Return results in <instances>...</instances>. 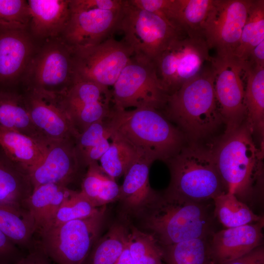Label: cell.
<instances>
[{
	"mask_svg": "<svg viewBox=\"0 0 264 264\" xmlns=\"http://www.w3.org/2000/svg\"><path fill=\"white\" fill-rule=\"evenodd\" d=\"M211 65L169 95L163 114L180 131L197 141L213 133L224 123L215 92Z\"/></svg>",
	"mask_w": 264,
	"mask_h": 264,
	"instance_id": "1",
	"label": "cell"
},
{
	"mask_svg": "<svg viewBox=\"0 0 264 264\" xmlns=\"http://www.w3.org/2000/svg\"><path fill=\"white\" fill-rule=\"evenodd\" d=\"M109 117L112 132L120 134L140 155L153 162H166L184 145V134L159 110H127L112 107Z\"/></svg>",
	"mask_w": 264,
	"mask_h": 264,
	"instance_id": "2",
	"label": "cell"
},
{
	"mask_svg": "<svg viewBox=\"0 0 264 264\" xmlns=\"http://www.w3.org/2000/svg\"><path fill=\"white\" fill-rule=\"evenodd\" d=\"M166 163L171 180L164 196L204 202L226 192L213 150L196 143L183 145Z\"/></svg>",
	"mask_w": 264,
	"mask_h": 264,
	"instance_id": "3",
	"label": "cell"
},
{
	"mask_svg": "<svg viewBox=\"0 0 264 264\" xmlns=\"http://www.w3.org/2000/svg\"><path fill=\"white\" fill-rule=\"evenodd\" d=\"M248 126L242 124L225 133L213 150L217 167L226 191L242 201L250 200L256 181L262 175V156Z\"/></svg>",
	"mask_w": 264,
	"mask_h": 264,
	"instance_id": "4",
	"label": "cell"
},
{
	"mask_svg": "<svg viewBox=\"0 0 264 264\" xmlns=\"http://www.w3.org/2000/svg\"><path fill=\"white\" fill-rule=\"evenodd\" d=\"M203 203L160 197L149 209L146 227L158 242L164 246L206 238L211 230V217L207 206Z\"/></svg>",
	"mask_w": 264,
	"mask_h": 264,
	"instance_id": "5",
	"label": "cell"
},
{
	"mask_svg": "<svg viewBox=\"0 0 264 264\" xmlns=\"http://www.w3.org/2000/svg\"><path fill=\"white\" fill-rule=\"evenodd\" d=\"M125 0H70L60 36L73 50L98 44L117 30Z\"/></svg>",
	"mask_w": 264,
	"mask_h": 264,
	"instance_id": "6",
	"label": "cell"
},
{
	"mask_svg": "<svg viewBox=\"0 0 264 264\" xmlns=\"http://www.w3.org/2000/svg\"><path fill=\"white\" fill-rule=\"evenodd\" d=\"M75 77L73 50L58 37L40 42L21 84L24 89L59 97Z\"/></svg>",
	"mask_w": 264,
	"mask_h": 264,
	"instance_id": "7",
	"label": "cell"
},
{
	"mask_svg": "<svg viewBox=\"0 0 264 264\" xmlns=\"http://www.w3.org/2000/svg\"><path fill=\"white\" fill-rule=\"evenodd\" d=\"M106 206L90 217L53 225L38 233L37 242L57 264H83L96 242Z\"/></svg>",
	"mask_w": 264,
	"mask_h": 264,
	"instance_id": "8",
	"label": "cell"
},
{
	"mask_svg": "<svg viewBox=\"0 0 264 264\" xmlns=\"http://www.w3.org/2000/svg\"><path fill=\"white\" fill-rule=\"evenodd\" d=\"M117 30L134 55L153 62L175 40L186 35L159 16L138 8L130 0L125 4Z\"/></svg>",
	"mask_w": 264,
	"mask_h": 264,
	"instance_id": "9",
	"label": "cell"
},
{
	"mask_svg": "<svg viewBox=\"0 0 264 264\" xmlns=\"http://www.w3.org/2000/svg\"><path fill=\"white\" fill-rule=\"evenodd\" d=\"M112 107L127 110L163 109L168 94L163 87L154 62L133 55L113 85Z\"/></svg>",
	"mask_w": 264,
	"mask_h": 264,
	"instance_id": "10",
	"label": "cell"
},
{
	"mask_svg": "<svg viewBox=\"0 0 264 264\" xmlns=\"http://www.w3.org/2000/svg\"><path fill=\"white\" fill-rule=\"evenodd\" d=\"M203 37L187 35L173 41L154 60L158 77L169 95L199 74L212 58Z\"/></svg>",
	"mask_w": 264,
	"mask_h": 264,
	"instance_id": "11",
	"label": "cell"
},
{
	"mask_svg": "<svg viewBox=\"0 0 264 264\" xmlns=\"http://www.w3.org/2000/svg\"><path fill=\"white\" fill-rule=\"evenodd\" d=\"M133 55L123 40L111 37L98 44L73 50L75 76L109 88Z\"/></svg>",
	"mask_w": 264,
	"mask_h": 264,
	"instance_id": "12",
	"label": "cell"
},
{
	"mask_svg": "<svg viewBox=\"0 0 264 264\" xmlns=\"http://www.w3.org/2000/svg\"><path fill=\"white\" fill-rule=\"evenodd\" d=\"M252 0H213L203 28L209 49L216 57L232 58L240 39Z\"/></svg>",
	"mask_w": 264,
	"mask_h": 264,
	"instance_id": "13",
	"label": "cell"
},
{
	"mask_svg": "<svg viewBox=\"0 0 264 264\" xmlns=\"http://www.w3.org/2000/svg\"><path fill=\"white\" fill-rule=\"evenodd\" d=\"M58 98L79 133L108 117L111 109L112 91L108 87L76 76L70 88Z\"/></svg>",
	"mask_w": 264,
	"mask_h": 264,
	"instance_id": "14",
	"label": "cell"
},
{
	"mask_svg": "<svg viewBox=\"0 0 264 264\" xmlns=\"http://www.w3.org/2000/svg\"><path fill=\"white\" fill-rule=\"evenodd\" d=\"M215 72V92L219 110L230 132L246 118L244 88L241 77L243 65L232 58H212Z\"/></svg>",
	"mask_w": 264,
	"mask_h": 264,
	"instance_id": "15",
	"label": "cell"
},
{
	"mask_svg": "<svg viewBox=\"0 0 264 264\" xmlns=\"http://www.w3.org/2000/svg\"><path fill=\"white\" fill-rule=\"evenodd\" d=\"M39 43L27 29L0 26V88L21 84Z\"/></svg>",
	"mask_w": 264,
	"mask_h": 264,
	"instance_id": "16",
	"label": "cell"
},
{
	"mask_svg": "<svg viewBox=\"0 0 264 264\" xmlns=\"http://www.w3.org/2000/svg\"><path fill=\"white\" fill-rule=\"evenodd\" d=\"M22 94L32 123L47 140L76 138L78 135L58 97L26 89Z\"/></svg>",
	"mask_w": 264,
	"mask_h": 264,
	"instance_id": "17",
	"label": "cell"
},
{
	"mask_svg": "<svg viewBox=\"0 0 264 264\" xmlns=\"http://www.w3.org/2000/svg\"><path fill=\"white\" fill-rule=\"evenodd\" d=\"M75 138L52 141L43 160L28 174L33 188L54 183L66 186L77 175L81 165Z\"/></svg>",
	"mask_w": 264,
	"mask_h": 264,
	"instance_id": "18",
	"label": "cell"
},
{
	"mask_svg": "<svg viewBox=\"0 0 264 264\" xmlns=\"http://www.w3.org/2000/svg\"><path fill=\"white\" fill-rule=\"evenodd\" d=\"M264 219L214 233L209 243L210 254L220 264L239 258L261 246Z\"/></svg>",
	"mask_w": 264,
	"mask_h": 264,
	"instance_id": "19",
	"label": "cell"
},
{
	"mask_svg": "<svg viewBox=\"0 0 264 264\" xmlns=\"http://www.w3.org/2000/svg\"><path fill=\"white\" fill-rule=\"evenodd\" d=\"M153 162L139 154L124 175L118 200L127 212L139 214L149 209L160 198L149 182L150 169Z\"/></svg>",
	"mask_w": 264,
	"mask_h": 264,
	"instance_id": "20",
	"label": "cell"
},
{
	"mask_svg": "<svg viewBox=\"0 0 264 264\" xmlns=\"http://www.w3.org/2000/svg\"><path fill=\"white\" fill-rule=\"evenodd\" d=\"M70 0H27V30L37 42L60 37L69 17Z\"/></svg>",
	"mask_w": 264,
	"mask_h": 264,
	"instance_id": "21",
	"label": "cell"
},
{
	"mask_svg": "<svg viewBox=\"0 0 264 264\" xmlns=\"http://www.w3.org/2000/svg\"><path fill=\"white\" fill-rule=\"evenodd\" d=\"M50 143L17 131L0 128V147L13 162L27 174L43 160Z\"/></svg>",
	"mask_w": 264,
	"mask_h": 264,
	"instance_id": "22",
	"label": "cell"
},
{
	"mask_svg": "<svg viewBox=\"0 0 264 264\" xmlns=\"http://www.w3.org/2000/svg\"><path fill=\"white\" fill-rule=\"evenodd\" d=\"M0 128L17 131L44 142H50L34 125L23 94L15 88H0Z\"/></svg>",
	"mask_w": 264,
	"mask_h": 264,
	"instance_id": "23",
	"label": "cell"
},
{
	"mask_svg": "<svg viewBox=\"0 0 264 264\" xmlns=\"http://www.w3.org/2000/svg\"><path fill=\"white\" fill-rule=\"evenodd\" d=\"M33 188L29 176L0 147V202L26 207Z\"/></svg>",
	"mask_w": 264,
	"mask_h": 264,
	"instance_id": "24",
	"label": "cell"
},
{
	"mask_svg": "<svg viewBox=\"0 0 264 264\" xmlns=\"http://www.w3.org/2000/svg\"><path fill=\"white\" fill-rule=\"evenodd\" d=\"M69 189L66 186L48 183L33 188L26 207L31 213L36 225V233L50 227L57 212Z\"/></svg>",
	"mask_w": 264,
	"mask_h": 264,
	"instance_id": "25",
	"label": "cell"
},
{
	"mask_svg": "<svg viewBox=\"0 0 264 264\" xmlns=\"http://www.w3.org/2000/svg\"><path fill=\"white\" fill-rule=\"evenodd\" d=\"M246 77L244 104L246 125L252 132H257L262 136L264 130V66L248 61L243 66Z\"/></svg>",
	"mask_w": 264,
	"mask_h": 264,
	"instance_id": "26",
	"label": "cell"
},
{
	"mask_svg": "<svg viewBox=\"0 0 264 264\" xmlns=\"http://www.w3.org/2000/svg\"><path fill=\"white\" fill-rule=\"evenodd\" d=\"M0 230L21 248L29 251L37 244L34 219L25 207L0 202Z\"/></svg>",
	"mask_w": 264,
	"mask_h": 264,
	"instance_id": "27",
	"label": "cell"
},
{
	"mask_svg": "<svg viewBox=\"0 0 264 264\" xmlns=\"http://www.w3.org/2000/svg\"><path fill=\"white\" fill-rule=\"evenodd\" d=\"M213 1V0H173L171 21L188 36L203 37V25Z\"/></svg>",
	"mask_w": 264,
	"mask_h": 264,
	"instance_id": "28",
	"label": "cell"
},
{
	"mask_svg": "<svg viewBox=\"0 0 264 264\" xmlns=\"http://www.w3.org/2000/svg\"><path fill=\"white\" fill-rule=\"evenodd\" d=\"M83 179L81 192L96 207L118 200L120 186L101 169L98 162L89 164Z\"/></svg>",
	"mask_w": 264,
	"mask_h": 264,
	"instance_id": "29",
	"label": "cell"
},
{
	"mask_svg": "<svg viewBox=\"0 0 264 264\" xmlns=\"http://www.w3.org/2000/svg\"><path fill=\"white\" fill-rule=\"evenodd\" d=\"M264 40V0H252L238 45L232 58L243 64L252 50Z\"/></svg>",
	"mask_w": 264,
	"mask_h": 264,
	"instance_id": "30",
	"label": "cell"
},
{
	"mask_svg": "<svg viewBox=\"0 0 264 264\" xmlns=\"http://www.w3.org/2000/svg\"><path fill=\"white\" fill-rule=\"evenodd\" d=\"M128 235L123 225H113L95 242L83 264H115L128 245Z\"/></svg>",
	"mask_w": 264,
	"mask_h": 264,
	"instance_id": "31",
	"label": "cell"
},
{
	"mask_svg": "<svg viewBox=\"0 0 264 264\" xmlns=\"http://www.w3.org/2000/svg\"><path fill=\"white\" fill-rule=\"evenodd\" d=\"M110 145L99 159V165L104 172L115 180L126 173L139 154L126 139L112 132Z\"/></svg>",
	"mask_w": 264,
	"mask_h": 264,
	"instance_id": "32",
	"label": "cell"
},
{
	"mask_svg": "<svg viewBox=\"0 0 264 264\" xmlns=\"http://www.w3.org/2000/svg\"><path fill=\"white\" fill-rule=\"evenodd\" d=\"M213 200L214 215L227 228L256 222L263 219L232 193L223 192Z\"/></svg>",
	"mask_w": 264,
	"mask_h": 264,
	"instance_id": "33",
	"label": "cell"
},
{
	"mask_svg": "<svg viewBox=\"0 0 264 264\" xmlns=\"http://www.w3.org/2000/svg\"><path fill=\"white\" fill-rule=\"evenodd\" d=\"M167 264H206L210 254L206 238L193 239L164 246Z\"/></svg>",
	"mask_w": 264,
	"mask_h": 264,
	"instance_id": "34",
	"label": "cell"
},
{
	"mask_svg": "<svg viewBox=\"0 0 264 264\" xmlns=\"http://www.w3.org/2000/svg\"><path fill=\"white\" fill-rule=\"evenodd\" d=\"M128 246L134 264H164L163 250L151 234L132 227Z\"/></svg>",
	"mask_w": 264,
	"mask_h": 264,
	"instance_id": "35",
	"label": "cell"
},
{
	"mask_svg": "<svg viewBox=\"0 0 264 264\" xmlns=\"http://www.w3.org/2000/svg\"><path fill=\"white\" fill-rule=\"evenodd\" d=\"M101 207H95L81 191L69 189L51 226L90 217L99 212Z\"/></svg>",
	"mask_w": 264,
	"mask_h": 264,
	"instance_id": "36",
	"label": "cell"
},
{
	"mask_svg": "<svg viewBox=\"0 0 264 264\" xmlns=\"http://www.w3.org/2000/svg\"><path fill=\"white\" fill-rule=\"evenodd\" d=\"M29 19L27 0H0V26L27 30Z\"/></svg>",
	"mask_w": 264,
	"mask_h": 264,
	"instance_id": "37",
	"label": "cell"
},
{
	"mask_svg": "<svg viewBox=\"0 0 264 264\" xmlns=\"http://www.w3.org/2000/svg\"><path fill=\"white\" fill-rule=\"evenodd\" d=\"M112 133L109 116L104 119L92 123L78 134L75 139V144L81 165L82 159L86 154L104 137L111 135Z\"/></svg>",
	"mask_w": 264,
	"mask_h": 264,
	"instance_id": "38",
	"label": "cell"
},
{
	"mask_svg": "<svg viewBox=\"0 0 264 264\" xmlns=\"http://www.w3.org/2000/svg\"><path fill=\"white\" fill-rule=\"evenodd\" d=\"M130 0L137 7L156 14L172 23L171 22L170 16L173 0Z\"/></svg>",
	"mask_w": 264,
	"mask_h": 264,
	"instance_id": "39",
	"label": "cell"
},
{
	"mask_svg": "<svg viewBox=\"0 0 264 264\" xmlns=\"http://www.w3.org/2000/svg\"><path fill=\"white\" fill-rule=\"evenodd\" d=\"M25 255L0 230V264H13Z\"/></svg>",
	"mask_w": 264,
	"mask_h": 264,
	"instance_id": "40",
	"label": "cell"
},
{
	"mask_svg": "<svg viewBox=\"0 0 264 264\" xmlns=\"http://www.w3.org/2000/svg\"><path fill=\"white\" fill-rule=\"evenodd\" d=\"M110 136L111 135L109 134L104 137L86 154L82 160L83 167H88L89 164L99 160L110 145L109 139Z\"/></svg>",
	"mask_w": 264,
	"mask_h": 264,
	"instance_id": "41",
	"label": "cell"
},
{
	"mask_svg": "<svg viewBox=\"0 0 264 264\" xmlns=\"http://www.w3.org/2000/svg\"><path fill=\"white\" fill-rule=\"evenodd\" d=\"M49 259L37 242L28 254L13 264H51Z\"/></svg>",
	"mask_w": 264,
	"mask_h": 264,
	"instance_id": "42",
	"label": "cell"
},
{
	"mask_svg": "<svg viewBox=\"0 0 264 264\" xmlns=\"http://www.w3.org/2000/svg\"><path fill=\"white\" fill-rule=\"evenodd\" d=\"M223 264H264V250L262 246L247 254Z\"/></svg>",
	"mask_w": 264,
	"mask_h": 264,
	"instance_id": "43",
	"label": "cell"
},
{
	"mask_svg": "<svg viewBox=\"0 0 264 264\" xmlns=\"http://www.w3.org/2000/svg\"><path fill=\"white\" fill-rule=\"evenodd\" d=\"M247 61L255 65L264 66V40L252 50Z\"/></svg>",
	"mask_w": 264,
	"mask_h": 264,
	"instance_id": "44",
	"label": "cell"
},
{
	"mask_svg": "<svg viewBox=\"0 0 264 264\" xmlns=\"http://www.w3.org/2000/svg\"><path fill=\"white\" fill-rule=\"evenodd\" d=\"M115 264H134L130 254L128 245Z\"/></svg>",
	"mask_w": 264,
	"mask_h": 264,
	"instance_id": "45",
	"label": "cell"
}]
</instances>
